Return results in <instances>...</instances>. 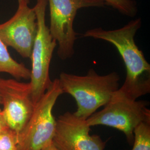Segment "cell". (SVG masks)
I'll return each mask as SVG.
<instances>
[{
	"label": "cell",
	"instance_id": "obj_1",
	"mask_svg": "<svg viewBox=\"0 0 150 150\" xmlns=\"http://www.w3.org/2000/svg\"><path fill=\"white\" fill-rule=\"evenodd\" d=\"M147 94L137 88L122 86L112 95L102 110L93 113L86 120L90 127L103 125L123 132L129 145L134 142V131L141 123L150 122L149 103L137 100Z\"/></svg>",
	"mask_w": 150,
	"mask_h": 150
},
{
	"label": "cell",
	"instance_id": "obj_2",
	"mask_svg": "<svg viewBox=\"0 0 150 150\" xmlns=\"http://www.w3.org/2000/svg\"><path fill=\"white\" fill-rule=\"evenodd\" d=\"M120 79L117 72L101 76L93 69L85 76L62 72L59 79L63 93L70 95L76 102L77 108L74 114L84 120L107 104L120 88Z\"/></svg>",
	"mask_w": 150,
	"mask_h": 150
},
{
	"label": "cell",
	"instance_id": "obj_3",
	"mask_svg": "<svg viewBox=\"0 0 150 150\" xmlns=\"http://www.w3.org/2000/svg\"><path fill=\"white\" fill-rule=\"evenodd\" d=\"M141 26V18L129 22L123 27L113 30L101 27L87 30L82 34L84 38H91L107 41L117 48L123 59L126 69V76L123 85H139L150 80V64L144 54L134 41V36Z\"/></svg>",
	"mask_w": 150,
	"mask_h": 150
},
{
	"label": "cell",
	"instance_id": "obj_4",
	"mask_svg": "<svg viewBox=\"0 0 150 150\" xmlns=\"http://www.w3.org/2000/svg\"><path fill=\"white\" fill-rule=\"evenodd\" d=\"M63 91L59 79L51 86L35 106L32 116L18 139V150H42L53 142L56 120L52 110Z\"/></svg>",
	"mask_w": 150,
	"mask_h": 150
},
{
	"label": "cell",
	"instance_id": "obj_5",
	"mask_svg": "<svg viewBox=\"0 0 150 150\" xmlns=\"http://www.w3.org/2000/svg\"><path fill=\"white\" fill-rule=\"evenodd\" d=\"M47 0H38L33 7L38 22V32L32 48L31 58V97L35 104L38 101L51 86L50 66L57 41L52 36L46 23V9Z\"/></svg>",
	"mask_w": 150,
	"mask_h": 150
},
{
	"label": "cell",
	"instance_id": "obj_6",
	"mask_svg": "<svg viewBox=\"0 0 150 150\" xmlns=\"http://www.w3.org/2000/svg\"><path fill=\"white\" fill-rule=\"evenodd\" d=\"M50 11V32L59 45L57 54L62 60L74 54L76 32L74 22L79 10L85 7H103V0H47Z\"/></svg>",
	"mask_w": 150,
	"mask_h": 150
},
{
	"label": "cell",
	"instance_id": "obj_7",
	"mask_svg": "<svg viewBox=\"0 0 150 150\" xmlns=\"http://www.w3.org/2000/svg\"><path fill=\"white\" fill-rule=\"evenodd\" d=\"M2 110L7 126L18 138L32 116L35 104L31 97L30 82L1 79Z\"/></svg>",
	"mask_w": 150,
	"mask_h": 150
},
{
	"label": "cell",
	"instance_id": "obj_8",
	"mask_svg": "<svg viewBox=\"0 0 150 150\" xmlns=\"http://www.w3.org/2000/svg\"><path fill=\"white\" fill-rule=\"evenodd\" d=\"M90 131L86 120L66 112L56 120L53 143L60 150H105L107 141Z\"/></svg>",
	"mask_w": 150,
	"mask_h": 150
},
{
	"label": "cell",
	"instance_id": "obj_9",
	"mask_svg": "<svg viewBox=\"0 0 150 150\" xmlns=\"http://www.w3.org/2000/svg\"><path fill=\"white\" fill-rule=\"evenodd\" d=\"M38 28L34 8L18 6L16 13L0 24V40L6 46L14 48L22 57L31 58Z\"/></svg>",
	"mask_w": 150,
	"mask_h": 150
},
{
	"label": "cell",
	"instance_id": "obj_10",
	"mask_svg": "<svg viewBox=\"0 0 150 150\" xmlns=\"http://www.w3.org/2000/svg\"><path fill=\"white\" fill-rule=\"evenodd\" d=\"M0 72H5L17 79H30L31 70L17 62L9 54L7 46L0 40Z\"/></svg>",
	"mask_w": 150,
	"mask_h": 150
},
{
	"label": "cell",
	"instance_id": "obj_11",
	"mask_svg": "<svg viewBox=\"0 0 150 150\" xmlns=\"http://www.w3.org/2000/svg\"><path fill=\"white\" fill-rule=\"evenodd\" d=\"M132 150H150V122L139 124L134 131Z\"/></svg>",
	"mask_w": 150,
	"mask_h": 150
},
{
	"label": "cell",
	"instance_id": "obj_12",
	"mask_svg": "<svg viewBox=\"0 0 150 150\" xmlns=\"http://www.w3.org/2000/svg\"><path fill=\"white\" fill-rule=\"evenodd\" d=\"M106 5L112 6L126 16L133 17L137 12L136 2L134 0H103Z\"/></svg>",
	"mask_w": 150,
	"mask_h": 150
},
{
	"label": "cell",
	"instance_id": "obj_13",
	"mask_svg": "<svg viewBox=\"0 0 150 150\" xmlns=\"http://www.w3.org/2000/svg\"><path fill=\"white\" fill-rule=\"evenodd\" d=\"M0 150H18L17 136L9 128L0 132Z\"/></svg>",
	"mask_w": 150,
	"mask_h": 150
},
{
	"label": "cell",
	"instance_id": "obj_14",
	"mask_svg": "<svg viewBox=\"0 0 150 150\" xmlns=\"http://www.w3.org/2000/svg\"><path fill=\"white\" fill-rule=\"evenodd\" d=\"M8 128L2 111L0 110V132Z\"/></svg>",
	"mask_w": 150,
	"mask_h": 150
},
{
	"label": "cell",
	"instance_id": "obj_15",
	"mask_svg": "<svg viewBox=\"0 0 150 150\" xmlns=\"http://www.w3.org/2000/svg\"><path fill=\"white\" fill-rule=\"evenodd\" d=\"M42 150H60L58 147H57L53 143V142L49 145L44 147Z\"/></svg>",
	"mask_w": 150,
	"mask_h": 150
},
{
	"label": "cell",
	"instance_id": "obj_16",
	"mask_svg": "<svg viewBox=\"0 0 150 150\" xmlns=\"http://www.w3.org/2000/svg\"><path fill=\"white\" fill-rule=\"evenodd\" d=\"M30 0H18V6L28 5Z\"/></svg>",
	"mask_w": 150,
	"mask_h": 150
},
{
	"label": "cell",
	"instance_id": "obj_17",
	"mask_svg": "<svg viewBox=\"0 0 150 150\" xmlns=\"http://www.w3.org/2000/svg\"><path fill=\"white\" fill-rule=\"evenodd\" d=\"M1 78H0V81H1ZM2 103V98H1V92H0V104Z\"/></svg>",
	"mask_w": 150,
	"mask_h": 150
}]
</instances>
